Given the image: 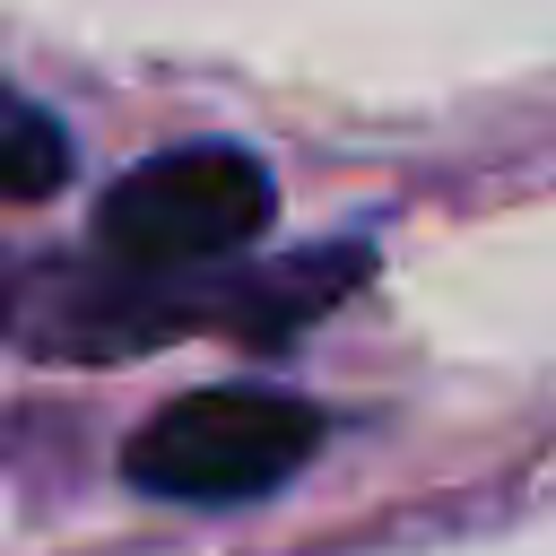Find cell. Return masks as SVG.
<instances>
[{"mask_svg":"<svg viewBox=\"0 0 556 556\" xmlns=\"http://www.w3.org/2000/svg\"><path fill=\"white\" fill-rule=\"evenodd\" d=\"M365 278V252H304L287 269H261V278H235V287H208V278H182V269H17L0 287V321L43 348V356H139L174 330H252V339H278L295 321H313L339 287Z\"/></svg>","mask_w":556,"mask_h":556,"instance_id":"cell-1","label":"cell"},{"mask_svg":"<svg viewBox=\"0 0 556 556\" xmlns=\"http://www.w3.org/2000/svg\"><path fill=\"white\" fill-rule=\"evenodd\" d=\"M313 443H321L313 400L261 391V382H208V391L165 400L122 443V478L165 504H252L287 486L313 460Z\"/></svg>","mask_w":556,"mask_h":556,"instance_id":"cell-2","label":"cell"},{"mask_svg":"<svg viewBox=\"0 0 556 556\" xmlns=\"http://www.w3.org/2000/svg\"><path fill=\"white\" fill-rule=\"evenodd\" d=\"M269 226V174L261 156L200 139V148H165L139 156L104 208H96V252L122 269H208L226 252H243Z\"/></svg>","mask_w":556,"mask_h":556,"instance_id":"cell-3","label":"cell"},{"mask_svg":"<svg viewBox=\"0 0 556 556\" xmlns=\"http://www.w3.org/2000/svg\"><path fill=\"white\" fill-rule=\"evenodd\" d=\"M70 174V139L43 104L0 87V200H52Z\"/></svg>","mask_w":556,"mask_h":556,"instance_id":"cell-4","label":"cell"}]
</instances>
